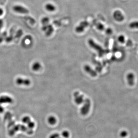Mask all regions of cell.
<instances>
[{"label": "cell", "instance_id": "f546056e", "mask_svg": "<svg viewBox=\"0 0 138 138\" xmlns=\"http://www.w3.org/2000/svg\"><path fill=\"white\" fill-rule=\"evenodd\" d=\"M4 111V108L1 105V104H0V113H2Z\"/></svg>", "mask_w": 138, "mask_h": 138}, {"label": "cell", "instance_id": "277c9868", "mask_svg": "<svg viewBox=\"0 0 138 138\" xmlns=\"http://www.w3.org/2000/svg\"><path fill=\"white\" fill-rule=\"evenodd\" d=\"M16 83L19 86H29L31 84V81L29 79L23 78H17L16 79Z\"/></svg>", "mask_w": 138, "mask_h": 138}, {"label": "cell", "instance_id": "7402d4cb", "mask_svg": "<svg viewBox=\"0 0 138 138\" xmlns=\"http://www.w3.org/2000/svg\"><path fill=\"white\" fill-rule=\"evenodd\" d=\"M62 136L64 138H67L70 136V133L67 130H64L62 133Z\"/></svg>", "mask_w": 138, "mask_h": 138}, {"label": "cell", "instance_id": "cb8c5ba5", "mask_svg": "<svg viewBox=\"0 0 138 138\" xmlns=\"http://www.w3.org/2000/svg\"><path fill=\"white\" fill-rule=\"evenodd\" d=\"M79 25L81 26H82V27H84V28H85L88 26L89 23L87 21H82V22H81L80 23Z\"/></svg>", "mask_w": 138, "mask_h": 138}, {"label": "cell", "instance_id": "e0dca14e", "mask_svg": "<svg viewBox=\"0 0 138 138\" xmlns=\"http://www.w3.org/2000/svg\"><path fill=\"white\" fill-rule=\"evenodd\" d=\"M85 29V28L79 25L78 26H76V32H77V33H81L84 31Z\"/></svg>", "mask_w": 138, "mask_h": 138}, {"label": "cell", "instance_id": "30bf717a", "mask_svg": "<svg viewBox=\"0 0 138 138\" xmlns=\"http://www.w3.org/2000/svg\"><path fill=\"white\" fill-rule=\"evenodd\" d=\"M84 69L86 72L88 73L89 74L91 75L92 76L94 77L97 75V74L96 72L93 70V69L89 65H85L84 67Z\"/></svg>", "mask_w": 138, "mask_h": 138}, {"label": "cell", "instance_id": "8fae6325", "mask_svg": "<svg viewBox=\"0 0 138 138\" xmlns=\"http://www.w3.org/2000/svg\"><path fill=\"white\" fill-rule=\"evenodd\" d=\"M42 65L38 61L34 62L32 66V69L34 72H38L41 68Z\"/></svg>", "mask_w": 138, "mask_h": 138}, {"label": "cell", "instance_id": "8992f818", "mask_svg": "<svg viewBox=\"0 0 138 138\" xmlns=\"http://www.w3.org/2000/svg\"><path fill=\"white\" fill-rule=\"evenodd\" d=\"M33 42V38L32 36L28 35L26 36L23 39L22 44L24 47H28L31 46Z\"/></svg>", "mask_w": 138, "mask_h": 138}, {"label": "cell", "instance_id": "5b68a950", "mask_svg": "<svg viewBox=\"0 0 138 138\" xmlns=\"http://www.w3.org/2000/svg\"><path fill=\"white\" fill-rule=\"evenodd\" d=\"M74 97L75 102L78 105L81 104L85 101L83 95L78 92H76L74 93Z\"/></svg>", "mask_w": 138, "mask_h": 138}, {"label": "cell", "instance_id": "7a4b0ae2", "mask_svg": "<svg viewBox=\"0 0 138 138\" xmlns=\"http://www.w3.org/2000/svg\"><path fill=\"white\" fill-rule=\"evenodd\" d=\"M13 10L16 12L21 14H28L29 13L28 9L21 5H17L14 6L13 7Z\"/></svg>", "mask_w": 138, "mask_h": 138}, {"label": "cell", "instance_id": "3957f363", "mask_svg": "<svg viewBox=\"0 0 138 138\" xmlns=\"http://www.w3.org/2000/svg\"><path fill=\"white\" fill-rule=\"evenodd\" d=\"M42 29L45 32V35L48 37L50 36L54 31L53 26L49 23L47 25H42Z\"/></svg>", "mask_w": 138, "mask_h": 138}, {"label": "cell", "instance_id": "5bb4252c", "mask_svg": "<svg viewBox=\"0 0 138 138\" xmlns=\"http://www.w3.org/2000/svg\"><path fill=\"white\" fill-rule=\"evenodd\" d=\"M50 19L47 17H43L41 20V23L42 25H47L49 23Z\"/></svg>", "mask_w": 138, "mask_h": 138}, {"label": "cell", "instance_id": "1f68e13d", "mask_svg": "<svg viewBox=\"0 0 138 138\" xmlns=\"http://www.w3.org/2000/svg\"><path fill=\"white\" fill-rule=\"evenodd\" d=\"M4 13V10L2 8L0 7V16H1Z\"/></svg>", "mask_w": 138, "mask_h": 138}, {"label": "cell", "instance_id": "603a6c76", "mask_svg": "<svg viewBox=\"0 0 138 138\" xmlns=\"http://www.w3.org/2000/svg\"><path fill=\"white\" fill-rule=\"evenodd\" d=\"M120 136L122 138H125L128 135V132L127 131L125 130H122L121 131V132L120 133Z\"/></svg>", "mask_w": 138, "mask_h": 138}, {"label": "cell", "instance_id": "484cf974", "mask_svg": "<svg viewBox=\"0 0 138 138\" xmlns=\"http://www.w3.org/2000/svg\"><path fill=\"white\" fill-rule=\"evenodd\" d=\"M60 137V134L58 133H54L51 134L49 138H58Z\"/></svg>", "mask_w": 138, "mask_h": 138}, {"label": "cell", "instance_id": "6da1fadb", "mask_svg": "<svg viewBox=\"0 0 138 138\" xmlns=\"http://www.w3.org/2000/svg\"><path fill=\"white\" fill-rule=\"evenodd\" d=\"M83 105L81 109V114L83 116L87 115L90 110L91 106V101L89 99H86L84 101Z\"/></svg>", "mask_w": 138, "mask_h": 138}, {"label": "cell", "instance_id": "ffe728a7", "mask_svg": "<svg viewBox=\"0 0 138 138\" xmlns=\"http://www.w3.org/2000/svg\"><path fill=\"white\" fill-rule=\"evenodd\" d=\"M10 35V36H7L6 37V39H5V41L7 43H9V42H10L12 41L13 40V35Z\"/></svg>", "mask_w": 138, "mask_h": 138}, {"label": "cell", "instance_id": "83f0119b", "mask_svg": "<svg viewBox=\"0 0 138 138\" xmlns=\"http://www.w3.org/2000/svg\"><path fill=\"white\" fill-rule=\"evenodd\" d=\"M106 33L108 35H110L113 33V30L111 28H107L106 29Z\"/></svg>", "mask_w": 138, "mask_h": 138}, {"label": "cell", "instance_id": "d6986e66", "mask_svg": "<svg viewBox=\"0 0 138 138\" xmlns=\"http://www.w3.org/2000/svg\"><path fill=\"white\" fill-rule=\"evenodd\" d=\"M96 28L100 31H102L104 29V26L101 23H98L96 25Z\"/></svg>", "mask_w": 138, "mask_h": 138}, {"label": "cell", "instance_id": "4dcf8cb0", "mask_svg": "<svg viewBox=\"0 0 138 138\" xmlns=\"http://www.w3.org/2000/svg\"><path fill=\"white\" fill-rule=\"evenodd\" d=\"M15 123V122L13 121H12L11 122L9 123V125H8V126L9 127H10L12 126L13 125V124Z\"/></svg>", "mask_w": 138, "mask_h": 138}, {"label": "cell", "instance_id": "52a82bcc", "mask_svg": "<svg viewBox=\"0 0 138 138\" xmlns=\"http://www.w3.org/2000/svg\"><path fill=\"white\" fill-rule=\"evenodd\" d=\"M13 101V99L10 96L6 95L0 96V104H12Z\"/></svg>", "mask_w": 138, "mask_h": 138}, {"label": "cell", "instance_id": "9c48e42d", "mask_svg": "<svg viewBox=\"0 0 138 138\" xmlns=\"http://www.w3.org/2000/svg\"><path fill=\"white\" fill-rule=\"evenodd\" d=\"M113 17L114 19L118 22H120L123 20L124 17L123 15L120 11L116 10L113 13Z\"/></svg>", "mask_w": 138, "mask_h": 138}, {"label": "cell", "instance_id": "d6a6232c", "mask_svg": "<svg viewBox=\"0 0 138 138\" xmlns=\"http://www.w3.org/2000/svg\"><path fill=\"white\" fill-rule=\"evenodd\" d=\"M60 138V137H59V138Z\"/></svg>", "mask_w": 138, "mask_h": 138}, {"label": "cell", "instance_id": "7c38bea8", "mask_svg": "<svg viewBox=\"0 0 138 138\" xmlns=\"http://www.w3.org/2000/svg\"><path fill=\"white\" fill-rule=\"evenodd\" d=\"M45 9L48 12H53L55 11L56 10V7L53 4L51 3L47 4L45 5Z\"/></svg>", "mask_w": 138, "mask_h": 138}, {"label": "cell", "instance_id": "ba28073f", "mask_svg": "<svg viewBox=\"0 0 138 138\" xmlns=\"http://www.w3.org/2000/svg\"><path fill=\"white\" fill-rule=\"evenodd\" d=\"M127 79L128 85L130 86L134 85L135 82V75L132 73H129L127 75Z\"/></svg>", "mask_w": 138, "mask_h": 138}, {"label": "cell", "instance_id": "ac0fdd59", "mask_svg": "<svg viewBox=\"0 0 138 138\" xmlns=\"http://www.w3.org/2000/svg\"><path fill=\"white\" fill-rule=\"evenodd\" d=\"M22 121L24 123H28L31 121V119H30V117H29L26 116L24 117L23 118Z\"/></svg>", "mask_w": 138, "mask_h": 138}, {"label": "cell", "instance_id": "2e32d148", "mask_svg": "<svg viewBox=\"0 0 138 138\" xmlns=\"http://www.w3.org/2000/svg\"><path fill=\"white\" fill-rule=\"evenodd\" d=\"M23 32L22 30H19L17 31V32L16 34V36H15V38L17 39H19L21 36L23 35Z\"/></svg>", "mask_w": 138, "mask_h": 138}, {"label": "cell", "instance_id": "4fadbf2b", "mask_svg": "<svg viewBox=\"0 0 138 138\" xmlns=\"http://www.w3.org/2000/svg\"><path fill=\"white\" fill-rule=\"evenodd\" d=\"M48 123L51 125H54L57 123V119L53 116H50L48 119Z\"/></svg>", "mask_w": 138, "mask_h": 138}, {"label": "cell", "instance_id": "44dd1931", "mask_svg": "<svg viewBox=\"0 0 138 138\" xmlns=\"http://www.w3.org/2000/svg\"><path fill=\"white\" fill-rule=\"evenodd\" d=\"M118 40L121 44H123L125 42V37L123 35H120L118 38Z\"/></svg>", "mask_w": 138, "mask_h": 138}, {"label": "cell", "instance_id": "9a60e30c", "mask_svg": "<svg viewBox=\"0 0 138 138\" xmlns=\"http://www.w3.org/2000/svg\"><path fill=\"white\" fill-rule=\"evenodd\" d=\"M7 36V32H4L0 34V43H2L4 40H5Z\"/></svg>", "mask_w": 138, "mask_h": 138}, {"label": "cell", "instance_id": "4316f807", "mask_svg": "<svg viewBox=\"0 0 138 138\" xmlns=\"http://www.w3.org/2000/svg\"><path fill=\"white\" fill-rule=\"evenodd\" d=\"M12 117V114L9 112H7L5 115V119H10Z\"/></svg>", "mask_w": 138, "mask_h": 138}, {"label": "cell", "instance_id": "f1b7e54d", "mask_svg": "<svg viewBox=\"0 0 138 138\" xmlns=\"http://www.w3.org/2000/svg\"><path fill=\"white\" fill-rule=\"evenodd\" d=\"M4 21L2 19H0V34L1 33V30L4 26Z\"/></svg>", "mask_w": 138, "mask_h": 138}, {"label": "cell", "instance_id": "d4e9b609", "mask_svg": "<svg viewBox=\"0 0 138 138\" xmlns=\"http://www.w3.org/2000/svg\"><path fill=\"white\" fill-rule=\"evenodd\" d=\"M27 124H28V127L31 129L33 128V127H34L35 126V123L34 122H32L31 121L30 122H29Z\"/></svg>", "mask_w": 138, "mask_h": 138}]
</instances>
